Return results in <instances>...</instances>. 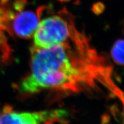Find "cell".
Instances as JSON below:
<instances>
[{"label":"cell","mask_w":124,"mask_h":124,"mask_svg":"<svg viewBox=\"0 0 124 124\" xmlns=\"http://www.w3.org/2000/svg\"><path fill=\"white\" fill-rule=\"evenodd\" d=\"M18 89L24 94L44 90L69 94L106 90L123 102L112 67L77 28L63 44L47 49L32 47L31 71Z\"/></svg>","instance_id":"6da1fadb"},{"label":"cell","mask_w":124,"mask_h":124,"mask_svg":"<svg viewBox=\"0 0 124 124\" xmlns=\"http://www.w3.org/2000/svg\"><path fill=\"white\" fill-rule=\"evenodd\" d=\"M75 28L72 20L64 13L43 18L33 34V46L47 49L63 44L69 39Z\"/></svg>","instance_id":"7a4b0ae2"},{"label":"cell","mask_w":124,"mask_h":124,"mask_svg":"<svg viewBox=\"0 0 124 124\" xmlns=\"http://www.w3.org/2000/svg\"><path fill=\"white\" fill-rule=\"evenodd\" d=\"M69 115L67 111L62 108L18 112L6 106L0 117V124H54L64 121Z\"/></svg>","instance_id":"3957f363"},{"label":"cell","mask_w":124,"mask_h":124,"mask_svg":"<svg viewBox=\"0 0 124 124\" xmlns=\"http://www.w3.org/2000/svg\"><path fill=\"white\" fill-rule=\"evenodd\" d=\"M13 13L9 23L10 33L24 39H29L36 30L40 21V16L32 10H17Z\"/></svg>","instance_id":"277c9868"},{"label":"cell","mask_w":124,"mask_h":124,"mask_svg":"<svg viewBox=\"0 0 124 124\" xmlns=\"http://www.w3.org/2000/svg\"><path fill=\"white\" fill-rule=\"evenodd\" d=\"M6 2V0H0V66L9 61L12 52L7 33L10 34L9 23L13 12L8 9Z\"/></svg>","instance_id":"5b68a950"},{"label":"cell","mask_w":124,"mask_h":124,"mask_svg":"<svg viewBox=\"0 0 124 124\" xmlns=\"http://www.w3.org/2000/svg\"><path fill=\"white\" fill-rule=\"evenodd\" d=\"M111 56L118 65L124 64V41L122 39L117 40L111 49Z\"/></svg>","instance_id":"8992f818"},{"label":"cell","mask_w":124,"mask_h":124,"mask_svg":"<svg viewBox=\"0 0 124 124\" xmlns=\"http://www.w3.org/2000/svg\"><path fill=\"white\" fill-rule=\"evenodd\" d=\"M1 111H0V117H1Z\"/></svg>","instance_id":"52a82bcc"}]
</instances>
